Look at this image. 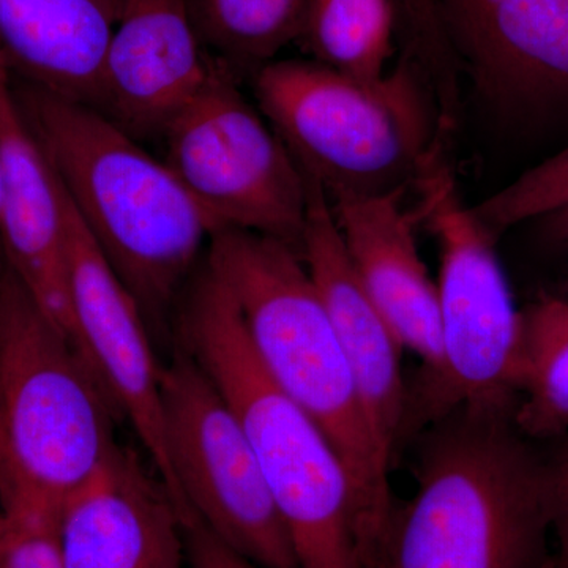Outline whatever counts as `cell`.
Instances as JSON below:
<instances>
[{"label":"cell","instance_id":"21","mask_svg":"<svg viewBox=\"0 0 568 568\" xmlns=\"http://www.w3.org/2000/svg\"><path fill=\"white\" fill-rule=\"evenodd\" d=\"M568 204V144L514 182L473 205L480 223L495 235Z\"/></svg>","mask_w":568,"mask_h":568},{"label":"cell","instance_id":"22","mask_svg":"<svg viewBox=\"0 0 568 568\" xmlns=\"http://www.w3.org/2000/svg\"><path fill=\"white\" fill-rule=\"evenodd\" d=\"M11 534L0 568H63L58 519L10 518Z\"/></svg>","mask_w":568,"mask_h":568},{"label":"cell","instance_id":"15","mask_svg":"<svg viewBox=\"0 0 568 568\" xmlns=\"http://www.w3.org/2000/svg\"><path fill=\"white\" fill-rule=\"evenodd\" d=\"M305 179L308 209L302 260L345 351L377 443L392 462L406 424L405 347L355 274L327 194L312 179Z\"/></svg>","mask_w":568,"mask_h":568},{"label":"cell","instance_id":"5","mask_svg":"<svg viewBox=\"0 0 568 568\" xmlns=\"http://www.w3.org/2000/svg\"><path fill=\"white\" fill-rule=\"evenodd\" d=\"M112 405L99 376L0 261V510L58 519L112 448Z\"/></svg>","mask_w":568,"mask_h":568},{"label":"cell","instance_id":"20","mask_svg":"<svg viewBox=\"0 0 568 568\" xmlns=\"http://www.w3.org/2000/svg\"><path fill=\"white\" fill-rule=\"evenodd\" d=\"M395 41L394 0H312L297 43L312 61L375 80L387 73Z\"/></svg>","mask_w":568,"mask_h":568},{"label":"cell","instance_id":"14","mask_svg":"<svg viewBox=\"0 0 568 568\" xmlns=\"http://www.w3.org/2000/svg\"><path fill=\"white\" fill-rule=\"evenodd\" d=\"M212 67L190 0H122L104 59L99 111L138 141L160 140Z\"/></svg>","mask_w":568,"mask_h":568},{"label":"cell","instance_id":"8","mask_svg":"<svg viewBox=\"0 0 568 568\" xmlns=\"http://www.w3.org/2000/svg\"><path fill=\"white\" fill-rule=\"evenodd\" d=\"M163 162L220 231L278 239L301 253L308 185L241 81L213 62L207 80L164 126Z\"/></svg>","mask_w":568,"mask_h":568},{"label":"cell","instance_id":"13","mask_svg":"<svg viewBox=\"0 0 568 568\" xmlns=\"http://www.w3.org/2000/svg\"><path fill=\"white\" fill-rule=\"evenodd\" d=\"M0 181L2 257L78 349L70 304L65 193L2 65Z\"/></svg>","mask_w":568,"mask_h":568},{"label":"cell","instance_id":"27","mask_svg":"<svg viewBox=\"0 0 568 568\" xmlns=\"http://www.w3.org/2000/svg\"><path fill=\"white\" fill-rule=\"evenodd\" d=\"M0 203H2V181H0Z\"/></svg>","mask_w":568,"mask_h":568},{"label":"cell","instance_id":"6","mask_svg":"<svg viewBox=\"0 0 568 568\" xmlns=\"http://www.w3.org/2000/svg\"><path fill=\"white\" fill-rule=\"evenodd\" d=\"M250 81L257 108L328 201L409 189L447 138L432 88L406 59L375 80L293 59Z\"/></svg>","mask_w":568,"mask_h":568},{"label":"cell","instance_id":"1","mask_svg":"<svg viewBox=\"0 0 568 568\" xmlns=\"http://www.w3.org/2000/svg\"><path fill=\"white\" fill-rule=\"evenodd\" d=\"M515 406H463L426 426L417 488L369 568H552L545 454Z\"/></svg>","mask_w":568,"mask_h":568},{"label":"cell","instance_id":"17","mask_svg":"<svg viewBox=\"0 0 568 568\" xmlns=\"http://www.w3.org/2000/svg\"><path fill=\"white\" fill-rule=\"evenodd\" d=\"M122 0H0V65L14 81L99 110Z\"/></svg>","mask_w":568,"mask_h":568},{"label":"cell","instance_id":"19","mask_svg":"<svg viewBox=\"0 0 568 568\" xmlns=\"http://www.w3.org/2000/svg\"><path fill=\"white\" fill-rule=\"evenodd\" d=\"M190 6L209 58L242 81L297 43L312 0H190Z\"/></svg>","mask_w":568,"mask_h":568},{"label":"cell","instance_id":"9","mask_svg":"<svg viewBox=\"0 0 568 568\" xmlns=\"http://www.w3.org/2000/svg\"><path fill=\"white\" fill-rule=\"evenodd\" d=\"M164 443L194 517L257 568H298L244 426L182 346L163 366Z\"/></svg>","mask_w":568,"mask_h":568},{"label":"cell","instance_id":"25","mask_svg":"<svg viewBox=\"0 0 568 568\" xmlns=\"http://www.w3.org/2000/svg\"><path fill=\"white\" fill-rule=\"evenodd\" d=\"M538 242L549 252H568V204L532 220Z\"/></svg>","mask_w":568,"mask_h":568},{"label":"cell","instance_id":"3","mask_svg":"<svg viewBox=\"0 0 568 568\" xmlns=\"http://www.w3.org/2000/svg\"><path fill=\"white\" fill-rule=\"evenodd\" d=\"M207 271L233 298L257 361L338 452L372 564L395 500L390 458L377 443L345 351L302 254L244 230L213 235Z\"/></svg>","mask_w":568,"mask_h":568},{"label":"cell","instance_id":"16","mask_svg":"<svg viewBox=\"0 0 568 568\" xmlns=\"http://www.w3.org/2000/svg\"><path fill=\"white\" fill-rule=\"evenodd\" d=\"M406 192L339 197L331 205L355 274L402 346L420 358L417 383H425L439 368V301L418 252L420 222L416 209H406Z\"/></svg>","mask_w":568,"mask_h":568},{"label":"cell","instance_id":"18","mask_svg":"<svg viewBox=\"0 0 568 568\" xmlns=\"http://www.w3.org/2000/svg\"><path fill=\"white\" fill-rule=\"evenodd\" d=\"M519 317L515 422L534 443L555 440L568 432V294H537Z\"/></svg>","mask_w":568,"mask_h":568},{"label":"cell","instance_id":"10","mask_svg":"<svg viewBox=\"0 0 568 568\" xmlns=\"http://www.w3.org/2000/svg\"><path fill=\"white\" fill-rule=\"evenodd\" d=\"M65 204L70 304L78 351L99 376L119 417L126 418L140 437L153 470L173 496L186 525L196 517L178 487L168 458L163 366L153 354L148 320L93 244L67 194Z\"/></svg>","mask_w":568,"mask_h":568},{"label":"cell","instance_id":"7","mask_svg":"<svg viewBox=\"0 0 568 568\" xmlns=\"http://www.w3.org/2000/svg\"><path fill=\"white\" fill-rule=\"evenodd\" d=\"M437 144L418 171V222L439 244L440 362L436 375L407 390L405 433L425 429L463 406H518L521 317L497 257L496 237L463 203Z\"/></svg>","mask_w":568,"mask_h":568},{"label":"cell","instance_id":"23","mask_svg":"<svg viewBox=\"0 0 568 568\" xmlns=\"http://www.w3.org/2000/svg\"><path fill=\"white\" fill-rule=\"evenodd\" d=\"M551 443L545 454V495L555 541L552 568H568V432Z\"/></svg>","mask_w":568,"mask_h":568},{"label":"cell","instance_id":"2","mask_svg":"<svg viewBox=\"0 0 568 568\" xmlns=\"http://www.w3.org/2000/svg\"><path fill=\"white\" fill-rule=\"evenodd\" d=\"M13 89L93 244L145 320H160L220 227L163 159L102 111L14 80Z\"/></svg>","mask_w":568,"mask_h":568},{"label":"cell","instance_id":"24","mask_svg":"<svg viewBox=\"0 0 568 568\" xmlns=\"http://www.w3.org/2000/svg\"><path fill=\"white\" fill-rule=\"evenodd\" d=\"M185 541L190 568H257L213 536L197 518L185 526Z\"/></svg>","mask_w":568,"mask_h":568},{"label":"cell","instance_id":"4","mask_svg":"<svg viewBox=\"0 0 568 568\" xmlns=\"http://www.w3.org/2000/svg\"><path fill=\"white\" fill-rule=\"evenodd\" d=\"M185 290L179 346L244 426L298 568H366L353 489L334 444L265 373L233 298L204 264Z\"/></svg>","mask_w":568,"mask_h":568},{"label":"cell","instance_id":"26","mask_svg":"<svg viewBox=\"0 0 568 568\" xmlns=\"http://www.w3.org/2000/svg\"><path fill=\"white\" fill-rule=\"evenodd\" d=\"M11 534V523L9 517L0 510V555H2L3 548H6L7 541Z\"/></svg>","mask_w":568,"mask_h":568},{"label":"cell","instance_id":"12","mask_svg":"<svg viewBox=\"0 0 568 568\" xmlns=\"http://www.w3.org/2000/svg\"><path fill=\"white\" fill-rule=\"evenodd\" d=\"M455 55L510 125H568V0H500L458 41Z\"/></svg>","mask_w":568,"mask_h":568},{"label":"cell","instance_id":"11","mask_svg":"<svg viewBox=\"0 0 568 568\" xmlns=\"http://www.w3.org/2000/svg\"><path fill=\"white\" fill-rule=\"evenodd\" d=\"M63 568H183L185 523L160 477L112 448L58 518Z\"/></svg>","mask_w":568,"mask_h":568}]
</instances>
